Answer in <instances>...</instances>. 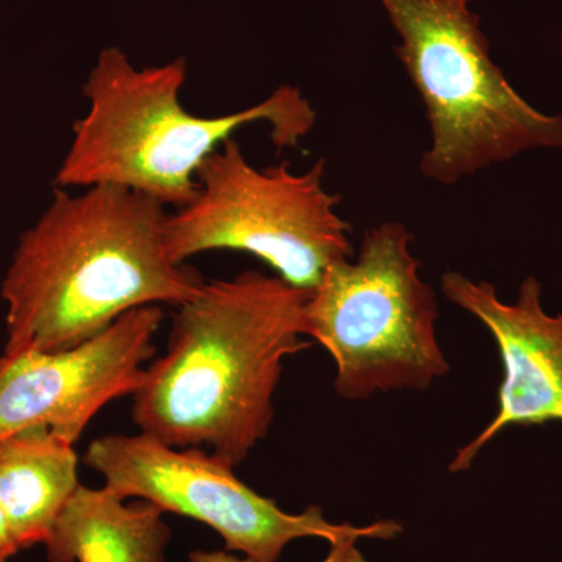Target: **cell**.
<instances>
[{
  "label": "cell",
  "mask_w": 562,
  "mask_h": 562,
  "mask_svg": "<svg viewBox=\"0 0 562 562\" xmlns=\"http://www.w3.org/2000/svg\"><path fill=\"white\" fill-rule=\"evenodd\" d=\"M166 210L114 184L80 194L57 188L2 281L3 355L72 349L132 310L190 301L205 281L169 257Z\"/></svg>",
  "instance_id": "cell-1"
},
{
  "label": "cell",
  "mask_w": 562,
  "mask_h": 562,
  "mask_svg": "<svg viewBox=\"0 0 562 562\" xmlns=\"http://www.w3.org/2000/svg\"><path fill=\"white\" fill-rule=\"evenodd\" d=\"M310 294L257 271L203 283L133 394L140 432L241 464L268 436L284 358L312 346L303 341Z\"/></svg>",
  "instance_id": "cell-2"
},
{
  "label": "cell",
  "mask_w": 562,
  "mask_h": 562,
  "mask_svg": "<svg viewBox=\"0 0 562 562\" xmlns=\"http://www.w3.org/2000/svg\"><path fill=\"white\" fill-rule=\"evenodd\" d=\"M184 58L136 69L120 47H105L88 76V111L74 124L58 188L114 184L149 195L166 209L194 198L203 162L239 128L266 122L277 150L295 149L316 124L299 88L283 85L266 101L225 116L183 109Z\"/></svg>",
  "instance_id": "cell-3"
},
{
  "label": "cell",
  "mask_w": 562,
  "mask_h": 562,
  "mask_svg": "<svg viewBox=\"0 0 562 562\" xmlns=\"http://www.w3.org/2000/svg\"><path fill=\"white\" fill-rule=\"evenodd\" d=\"M402 38L398 57L419 92L431 146L425 179L452 187L532 149H561L562 116L536 110L492 61L471 0H380Z\"/></svg>",
  "instance_id": "cell-4"
},
{
  "label": "cell",
  "mask_w": 562,
  "mask_h": 562,
  "mask_svg": "<svg viewBox=\"0 0 562 562\" xmlns=\"http://www.w3.org/2000/svg\"><path fill=\"white\" fill-rule=\"evenodd\" d=\"M412 241L401 222L369 228L357 260L333 262L310 294L303 333L331 355L335 390L347 401L424 391L450 371L436 335L438 302Z\"/></svg>",
  "instance_id": "cell-5"
},
{
  "label": "cell",
  "mask_w": 562,
  "mask_h": 562,
  "mask_svg": "<svg viewBox=\"0 0 562 562\" xmlns=\"http://www.w3.org/2000/svg\"><path fill=\"white\" fill-rule=\"evenodd\" d=\"M324 176L325 160L302 173L286 161L257 169L238 140H225L203 162L194 198L166 217V250L176 265L203 251H246L313 291L333 262L353 255L351 225Z\"/></svg>",
  "instance_id": "cell-6"
},
{
  "label": "cell",
  "mask_w": 562,
  "mask_h": 562,
  "mask_svg": "<svg viewBox=\"0 0 562 562\" xmlns=\"http://www.w3.org/2000/svg\"><path fill=\"white\" fill-rule=\"evenodd\" d=\"M85 464L101 473L105 487L121 498H138L162 513L179 514L220 532L227 552H241L255 562H277L295 539L341 536L391 541L401 535L395 520L355 527L325 519L319 506L288 514L272 498L262 497L233 472L231 462L198 447L177 449L146 432L109 435L95 439Z\"/></svg>",
  "instance_id": "cell-7"
},
{
  "label": "cell",
  "mask_w": 562,
  "mask_h": 562,
  "mask_svg": "<svg viewBox=\"0 0 562 562\" xmlns=\"http://www.w3.org/2000/svg\"><path fill=\"white\" fill-rule=\"evenodd\" d=\"M161 321L160 306H140L72 349L2 355L0 439L46 427L79 441L106 403L139 390Z\"/></svg>",
  "instance_id": "cell-8"
},
{
  "label": "cell",
  "mask_w": 562,
  "mask_h": 562,
  "mask_svg": "<svg viewBox=\"0 0 562 562\" xmlns=\"http://www.w3.org/2000/svg\"><path fill=\"white\" fill-rule=\"evenodd\" d=\"M443 295L482 322L494 336L505 368L494 420L458 450L450 472H464L508 427H535L562 422V314L543 312L542 286L528 277L516 303L498 299L494 284L473 281L460 272L442 276Z\"/></svg>",
  "instance_id": "cell-9"
},
{
  "label": "cell",
  "mask_w": 562,
  "mask_h": 562,
  "mask_svg": "<svg viewBox=\"0 0 562 562\" xmlns=\"http://www.w3.org/2000/svg\"><path fill=\"white\" fill-rule=\"evenodd\" d=\"M169 539L158 506L80 484L44 546L49 562H166Z\"/></svg>",
  "instance_id": "cell-10"
},
{
  "label": "cell",
  "mask_w": 562,
  "mask_h": 562,
  "mask_svg": "<svg viewBox=\"0 0 562 562\" xmlns=\"http://www.w3.org/2000/svg\"><path fill=\"white\" fill-rule=\"evenodd\" d=\"M74 443L46 427L0 439V506L21 550L46 543L80 486Z\"/></svg>",
  "instance_id": "cell-11"
},
{
  "label": "cell",
  "mask_w": 562,
  "mask_h": 562,
  "mask_svg": "<svg viewBox=\"0 0 562 562\" xmlns=\"http://www.w3.org/2000/svg\"><path fill=\"white\" fill-rule=\"evenodd\" d=\"M358 536H341L330 543V553L322 562H369L364 554L357 547ZM187 562H255L241 560L227 550L224 552H206V550H194L190 553Z\"/></svg>",
  "instance_id": "cell-12"
},
{
  "label": "cell",
  "mask_w": 562,
  "mask_h": 562,
  "mask_svg": "<svg viewBox=\"0 0 562 562\" xmlns=\"http://www.w3.org/2000/svg\"><path fill=\"white\" fill-rule=\"evenodd\" d=\"M20 550V543L14 538L9 519L0 506V562H9Z\"/></svg>",
  "instance_id": "cell-13"
}]
</instances>
